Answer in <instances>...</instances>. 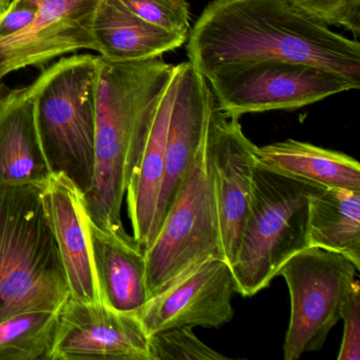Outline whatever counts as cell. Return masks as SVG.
Here are the masks:
<instances>
[{
  "label": "cell",
  "mask_w": 360,
  "mask_h": 360,
  "mask_svg": "<svg viewBox=\"0 0 360 360\" xmlns=\"http://www.w3.org/2000/svg\"><path fill=\"white\" fill-rule=\"evenodd\" d=\"M256 148L244 134L239 119L225 115L214 101L206 136V157L214 185L223 259L229 266L235 261L248 216Z\"/></svg>",
  "instance_id": "cell-9"
},
{
  "label": "cell",
  "mask_w": 360,
  "mask_h": 360,
  "mask_svg": "<svg viewBox=\"0 0 360 360\" xmlns=\"http://www.w3.org/2000/svg\"><path fill=\"white\" fill-rule=\"evenodd\" d=\"M58 311H28L0 321V360H50Z\"/></svg>",
  "instance_id": "cell-21"
},
{
  "label": "cell",
  "mask_w": 360,
  "mask_h": 360,
  "mask_svg": "<svg viewBox=\"0 0 360 360\" xmlns=\"http://www.w3.org/2000/svg\"><path fill=\"white\" fill-rule=\"evenodd\" d=\"M8 90L9 89L6 87L5 84H3L1 82H0V100L3 98V96H5L6 92H7Z\"/></svg>",
  "instance_id": "cell-28"
},
{
  "label": "cell",
  "mask_w": 360,
  "mask_h": 360,
  "mask_svg": "<svg viewBox=\"0 0 360 360\" xmlns=\"http://www.w3.org/2000/svg\"><path fill=\"white\" fill-rule=\"evenodd\" d=\"M37 13L22 32L0 39V82L81 50L96 51L94 26L102 0H34Z\"/></svg>",
  "instance_id": "cell-11"
},
{
  "label": "cell",
  "mask_w": 360,
  "mask_h": 360,
  "mask_svg": "<svg viewBox=\"0 0 360 360\" xmlns=\"http://www.w3.org/2000/svg\"><path fill=\"white\" fill-rule=\"evenodd\" d=\"M257 163L278 174L326 188L360 191V165L354 158L301 141L257 146Z\"/></svg>",
  "instance_id": "cell-19"
},
{
  "label": "cell",
  "mask_w": 360,
  "mask_h": 360,
  "mask_svg": "<svg viewBox=\"0 0 360 360\" xmlns=\"http://www.w3.org/2000/svg\"><path fill=\"white\" fill-rule=\"evenodd\" d=\"M357 271L347 257L320 248H305L284 263L278 274L285 280L290 298L284 359L297 360L322 349L341 319Z\"/></svg>",
  "instance_id": "cell-8"
},
{
  "label": "cell",
  "mask_w": 360,
  "mask_h": 360,
  "mask_svg": "<svg viewBox=\"0 0 360 360\" xmlns=\"http://www.w3.org/2000/svg\"><path fill=\"white\" fill-rule=\"evenodd\" d=\"M150 360L149 335L136 313L69 297L58 311L50 360Z\"/></svg>",
  "instance_id": "cell-10"
},
{
  "label": "cell",
  "mask_w": 360,
  "mask_h": 360,
  "mask_svg": "<svg viewBox=\"0 0 360 360\" xmlns=\"http://www.w3.org/2000/svg\"><path fill=\"white\" fill-rule=\"evenodd\" d=\"M174 69L162 56L128 63L101 58L96 164L84 204L89 220L103 231L128 235L122 222V205L130 172Z\"/></svg>",
  "instance_id": "cell-2"
},
{
  "label": "cell",
  "mask_w": 360,
  "mask_h": 360,
  "mask_svg": "<svg viewBox=\"0 0 360 360\" xmlns=\"http://www.w3.org/2000/svg\"><path fill=\"white\" fill-rule=\"evenodd\" d=\"M43 188L0 186V321L70 297Z\"/></svg>",
  "instance_id": "cell-3"
},
{
  "label": "cell",
  "mask_w": 360,
  "mask_h": 360,
  "mask_svg": "<svg viewBox=\"0 0 360 360\" xmlns=\"http://www.w3.org/2000/svg\"><path fill=\"white\" fill-rule=\"evenodd\" d=\"M100 64L94 54L60 58L28 86L50 170L66 176L83 195L94 182Z\"/></svg>",
  "instance_id": "cell-4"
},
{
  "label": "cell",
  "mask_w": 360,
  "mask_h": 360,
  "mask_svg": "<svg viewBox=\"0 0 360 360\" xmlns=\"http://www.w3.org/2000/svg\"><path fill=\"white\" fill-rule=\"evenodd\" d=\"M92 263L103 303L126 313H138L148 301L146 257L134 236L103 231L88 218Z\"/></svg>",
  "instance_id": "cell-16"
},
{
  "label": "cell",
  "mask_w": 360,
  "mask_h": 360,
  "mask_svg": "<svg viewBox=\"0 0 360 360\" xmlns=\"http://www.w3.org/2000/svg\"><path fill=\"white\" fill-rule=\"evenodd\" d=\"M309 248L349 258L360 269V191L322 187L311 195L307 220Z\"/></svg>",
  "instance_id": "cell-20"
},
{
  "label": "cell",
  "mask_w": 360,
  "mask_h": 360,
  "mask_svg": "<svg viewBox=\"0 0 360 360\" xmlns=\"http://www.w3.org/2000/svg\"><path fill=\"white\" fill-rule=\"evenodd\" d=\"M343 336L338 360L360 359V284L355 280L341 311Z\"/></svg>",
  "instance_id": "cell-25"
},
{
  "label": "cell",
  "mask_w": 360,
  "mask_h": 360,
  "mask_svg": "<svg viewBox=\"0 0 360 360\" xmlns=\"http://www.w3.org/2000/svg\"><path fill=\"white\" fill-rule=\"evenodd\" d=\"M70 297L102 303L92 263L84 195L63 174H52L43 188Z\"/></svg>",
  "instance_id": "cell-14"
},
{
  "label": "cell",
  "mask_w": 360,
  "mask_h": 360,
  "mask_svg": "<svg viewBox=\"0 0 360 360\" xmlns=\"http://www.w3.org/2000/svg\"><path fill=\"white\" fill-rule=\"evenodd\" d=\"M51 174L28 87L8 90L0 100V186L44 187Z\"/></svg>",
  "instance_id": "cell-17"
},
{
  "label": "cell",
  "mask_w": 360,
  "mask_h": 360,
  "mask_svg": "<svg viewBox=\"0 0 360 360\" xmlns=\"http://www.w3.org/2000/svg\"><path fill=\"white\" fill-rule=\"evenodd\" d=\"M10 3H11V0H0V15L7 10Z\"/></svg>",
  "instance_id": "cell-27"
},
{
  "label": "cell",
  "mask_w": 360,
  "mask_h": 360,
  "mask_svg": "<svg viewBox=\"0 0 360 360\" xmlns=\"http://www.w3.org/2000/svg\"><path fill=\"white\" fill-rule=\"evenodd\" d=\"M233 271L223 259H210L148 299L136 313L147 334L168 328H220L235 315Z\"/></svg>",
  "instance_id": "cell-12"
},
{
  "label": "cell",
  "mask_w": 360,
  "mask_h": 360,
  "mask_svg": "<svg viewBox=\"0 0 360 360\" xmlns=\"http://www.w3.org/2000/svg\"><path fill=\"white\" fill-rule=\"evenodd\" d=\"M34 0H11L9 7L0 15V39L22 32L37 13Z\"/></svg>",
  "instance_id": "cell-26"
},
{
  "label": "cell",
  "mask_w": 360,
  "mask_h": 360,
  "mask_svg": "<svg viewBox=\"0 0 360 360\" xmlns=\"http://www.w3.org/2000/svg\"><path fill=\"white\" fill-rule=\"evenodd\" d=\"M176 90V66H174L172 79L158 101L146 136L132 165L126 189L134 238L144 252L151 243L163 183L166 139Z\"/></svg>",
  "instance_id": "cell-15"
},
{
  "label": "cell",
  "mask_w": 360,
  "mask_h": 360,
  "mask_svg": "<svg viewBox=\"0 0 360 360\" xmlns=\"http://www.w3.org/2000/svg\"><path fill=\"white\" fill-rule=\"evenodd\" d=\"M145 257L149 298L201 263L223 259L206 140Z\"/></svg>",
  "instance_id": "cell-6"
},
{
  "label": "cell",
  "mask_w": 360,
  "mask_h": 360,
  "mask_svg": "<svg viewBox=\"0 0 360 360\" xmlns=\"http://www.w3.org/2000/svg\"><path fill=\"white\" fill-rule=\"evenodd\" d=\"M294 7L326 26L343 27L356 41L360 34V0H288Z\"/></svg>",
  "instance_id": "cell-24"
},
{
  "label": "cell",
  "mask_w": 360,
  "mask_h": 360,
  "mask_svg": "<svg viewBox=\"0 0 360 360\" xmlns=\"http://www.w3.org/2000/svg\"><path fill=\"white\" fill-rule=\"evenodd\" d=\"M145 22L172 32L189 34L191 11L187 0H117Z\"/></svg>",
  "instance_id": "cell-23"
},
{
  "label": "cell",
  "mask_w": 360,
  "mask_h": 360,
  "mask_svg": "<svg viewBox=\"0 0 360 360\" xmlns=\"http://www.w3.org/2000/svg\"><path fill=\"white\" fill-rule=\"evenodd\" d=\"M150 360H222L218 353L200 340L193 328H168L149 336Z\"/></svg>",
  "instance_id": "cell-22"
},
{
  "label": "cell",
  "mask_w": 360,
  "mask_h": 360,
  "mask_svg": "<svg viewBox=\"0 0 360 360\" xmlns=\"http://www.w3.org/2000/svg\"><path fill=\"white\" fill-rule=\"evenodd\" d=\"M321 188L256 164L248 216L231 265L238 294H258L290 257L309 248V198Z\"/></svg>",
  "instance_id": "cell-5"
},
{
  "label": "cell",
  "mask_w": 360,
  "mask_h": 360,
  "mask_svg": "<svg viewBox=\"0 0 360 360\" xmlns=\"http://www.w3.org/2000/svg\"><path fill=\"white\" fill-rule=\"evenodd\" d=\"M96 52L103 60L138 62L161 58L182 47L188 35L172 32L145 22L117 0H102L94 26Z\"/></svg>",
  "instance_id": "cell-18"
},
{
  "label": "cell",
  "mask_w": 360,
  "mask_h": 360,
  "mask_svg": "<svg viewBox=\"0 0 360 360\" xmlns=\"http://www.w3.org/2000/svg\"><path fill=\"white\" fill-rule=\"evenodd\" d=\"M188 62L206 79L229 65L304 63L360 84V44L335 33L288 0H212L193 28Z\"/></svg>",
  "instance_id": "cell-1"
},
{
  "label": "cell",
  "mask_w": 360,
  "mask_h": 360,
  "mask_svg": "<svg viewBox=\"0 0 360 360\" xmlns=\"http://www.w3.org/2000/svg\"><path fill=\"white\" fill-rule=\"evenodd\" d=\"M214 103L207 79L189 62L176 65V96L168 126L165 169L150 245L205 142Z\"/></svg>",
  "instance_id": "cell-13"
},
{
  "label": "cell",
  "mask_w": 360,
  "mask_h": 360,
  "mask_svg": "<svg viewBox=\"0 0 360 360\" xmlns=\"http://www.w3.org/2000/svg\"><path fill=\"white\" fill-rule=\"evenodd\" d=\"M207 81L217 107L238 119L248 113L301 108L360 87L334 71L282 60L229 65Z\"/></svg>",
  "instance_id": "cell-7"
}]
</instances>
